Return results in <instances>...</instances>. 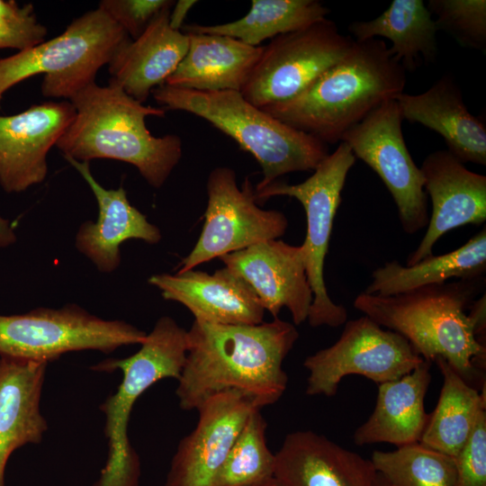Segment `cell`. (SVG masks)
Here are the masks:
<instances>
[{
    "label": "cell",
    "instance_id": "6da1fadb",
    "mask_svg": "<svg viewBox=\"0 0 486 486\" xmlns=\"http://www.w3.org/2000/svg\"><path fill=\"white\" fill-rule=\"evenodd\" d=\"M299 338L295 326L274 318L256 325L194 320L176 394L184 410H196L222 392H235L256 407L275 403L287 388L283 362Z\"/></svg>",
    "mask_w": 486,
    "mask_h": 486
},
{
    "label": "cell",
    "instance_id": "7a4b0ae2",
    "mask_svg": "<svg viewBox=\"0 0 486 486\" xmlns=\"http://www.w3.org/2000/svg\"><path fill=\"white\" fill-rule=\"evenodd\" d=\"M485 276L430 284L381 296L359 293L354 307L378 325L403 336L429 362L440 357L470 385L485 384L486 346L466 313L484 293ZM477 389V388H476Z\"/></svg>",
    "mask_w": 486,
    "mask_h": 486
},
{
    "label": "cell",
    "instance_id": "3957f363",
    "mask_svg": "<svg viewBox=\"0 0 486 486\" xmlns=\"http://www.w3.org/2000/svg\"><path fill=\"white\" fill-rule=\"evenodd\" d=\"M406 70L378 38L354 44L294 97L261 109L328 144L403 93Z\"/></svg>",
    "mask_w": 486,
    "mask_h": 486
},
{
    "label": "cell",
    "instance_id": "277c9868",
    "mask_svg": "<svg viewBox=\"0 0 486 486\" xmlns=\"http://www.w3.org/2000/svg\"><path fill=\"white\" fill-rule=\"evenodd\" d=\"M69 101L76 115L56 144L64 158L119 160L134 166L151 186L165 184L182 157V141L176 134L153 136L145 122L149 115L165 116V109L144 105L112 83H93Z\"/></svg>",
    "mask_w": 486,
    "mask_h": 486
},
{
    "label": "cell",
    "instance_id": "5b68a950",
    "mask_svg": "<svg viewBox=\"0 0 486 486\" xmlns=\"http://www.w3.org/2000/svg\"><path fill=\"white\" fill-rule=\"evenodd\" d=\"M166 109L194 114L232 138L262 168L258 191L292 172L315 170L328 145L275 119L238 91L201 92L162 85L152 91Z\"/></svg>",
    "mask_w": 486,
    "mask_h": 486
},
{
    "label": "cell",
    "instance_id": "8992f818",
    "mask_svg": "<svg viewBox=\"0 0 486 486\" xmlns=\"http://www.w3.org/2000/svg\"><path fill=\"white\" fill-rule=\"evenodd\" d=\"M134 355L109 358L91 366L98 372H122L116 392L99 406L104 415V433L108 457L93 486H139L140 457L128 436V425L137 400L164 378L179 379L187 353V330L175 320L163 316Z\"/></svg>",
    "mask_w": 486,
    "mask_h": 486
},
{
    "label": "cell",
    "instance_id": "52a82bcc",
    "mask_svg": "<svg viewBox=\"0 0 486 486\" xmlns=\"http://www.w3.org/2000/svg\"><path fill=\"white\" fill-rule=\"evenodd\" d=\"M131 39L97 7L75 19L58 36L0 59V99L14 85L43 74L41 93L68 101L95 83L98 70Z\"/></svg>",
    "mask_w": 486,
    "mask_h": 486
},
{
    "label": "cell",
    "instance_id": "ba28073f",
    "mask_svg": "<svg viewBox=\"0 0 486 486\" xmlns=\"http://www.w3.org/2000/svg\"><path fill=\"white\" fill-rule=\"evenodd\" d=\"M356 162L349 146L340 141L305 181L290 184L274 181L255 191L257 201L274 196H289L298 200L304 208L307 232L301 245L308 281L313 301L308 314L309 324L337 328L346 322L347 310L335 303L328 294L324 281V262L328 249L333 221L341 202V192L346 176Z\"/></svg>",
    "mask_w": 486,
    "mask_h": 486
},
{
    "label": "cell",
    "instance_id": "9c48e42d",
    "mask_svg": "<svg viewBox=\"0 0 486 486\" xmlns=\"http://www.w3.org/2000/svg\"><path fill=\"white\" fill-rule=\"evenodd\" d=\"M147 334L123 320H107L76 304L0 315V356L49 364L69 352L141 344Z\"/></svg>",
    "mask_w": 486,
    "mask_h": 486
},
{
    "label": "cell",
    "instance_id": "30bf717a",
    "mask_svg": "<svg viewBox=\"0 0 486 486\" xmlns=\"http://www.w3.org/2000/svg\"><path fill=\"white\" fill-rule=\"evenodd\" d=\"M354 42L327 18L279 35L263 47L240 93L258 108L289 100L339 61Z\"/></svg>",
    "mask_w": 486,
    "mask_h": 486
},
{
    "label": "cell",
    "instance_id": "8fae6325",
    "mask_svg": "<svg viewBox=\"0 0 486 486\" xmlns=\"http://www.w3.org/2000/svg\"><path fill=\"white\" fill-rule=\"evenodd\" d=\"M423 360L403 336L364 315L346 321L332 346L306 357V394L334 396L342 379L350 374L378 384L398 380Z\"/></svg>",
    "mask_w": 486,
    "mask_h": 486
},
{
    "label": "cell",
    "instance_id": "7c38bea8",
    "mask_svg": "<svg viewBox=\"0 0 486 486\" xmlns=\"http://www.w3.org/2000/svg\"><path fill=\"white\" fill-rule=\"evenodd\" d=\"M206 189L208 201L202 230L176 273L260 242L277 239L285 233V215L279 211L261 209L249 179L247 177L239 188L232 168L212 169Z\"/></svg>",
    "mask_w": 486,
    "mask_h": 486
},
{
    "label": "cell",
    "instance_id": "4fadbf2b",
    "mask_svg": "<svg viewBox=\"0 0 486 486\" xmlns=\"http://www.w3.org/2000/svg\"><path fill=\"white\" fill-rule=\"evenodd\" d=\"M398 103L390 100L349 129L342 137L356 158L382 179L396 204L402 230L414 234L428 226L424 178L406 146Z\"/></svg>",
    "mask_w": 486,
    "mask_h": 486
},
{
    "label": "cell",
    "instance_id": "5bb4252c",
    "mask_svg": "<svg viewBox=\"0 0 486 486\" xmlns=\"http://www.w3.org/2000/svg\"><path fill=\"white\" fill-rule=\"evenodd\" d=\"M256 409L235 392L205 400L196 409L199 418L194 429L177 445L165 486H214L232 444Z\"/></svg>",
    "mask_w": 486,
    "mask_h": 486
},
{
    "label": "cell",
    "instance_id": "9a60e30c",
    "mask_svg": "<svg viewBox=\"0 0 486 486\" xmlns=\"http://www.w3.org/2000/svg\"><path fill=\"white\" fill-rule=\"evenodd\" d=\"M75 115L70 101L46 102L17 114L0 115V185L6 193H21L43 182L48 153Z\"/></svg>",
    "mask_w": 486,
    "mask_h": 486
},
{
    "label": "cell",
    "instance_id": "2e32d148",
    "mask_svg": "<svg viewBox=\"0 0 486 486\" xmlns=\"http://www.w3.org/2000/svg\"><path fill=\"white\" fill-rule=\"evenodd\" d=\"M252 288L274 318L289 310L293 325L303 323L313 301L301 246L271 239L220 257Z\"/></svg>",
    "mask_w": 486,
    "mask_h": 486
},
{
    "label": "cell",
    "instance_id": "e0dca14e",
    "mask_svg": "<svg viewBox=\"0 0 486 486\" xmlns=\"http://www.w3.org/2000/svg\"><path fill=\"white\" fill-rule=\"evenodd\" d=\"M432 214L418 248L408 256L412 266L432 255L436 241L451 230L486 220V176L470 171L446 149L428 154L419 167Z\"/></svg>",
    "mask_w": 486,
    "mask_h": 486
},
{
    "label": "cell",
    "instance_id": "ac0fdd59",
    "mask_svg": "<svg viewBox=\"0 0 486 486\" xmlns=\"http://www.w3.org/2000/svg\"><path fill=\"white\" fill-rule=\"evenodd\" d=\"M148 283L165 300L185 306L194 320L220 325H256L265 309L252 288L224 266L212 274L194 269L151 275Z\"/></svg>",
    "mask_w": 486,
    "mask_h": 486
},
{
    "label": "cell",
    "instance_id": "d6986e66",
    "mask_svg": "<svg viewBox=\"0 0 486 486\" xmlns=\"http://www.w3.org/2000/svg\"><path fill=\"white\" fill-rule=\"evenodd\" d=\"M371 460L311 430L289 433L275 453L283 486H376Z\"/></svg>",
    "mask_w": 486,
    "mask_h": 486
},
{
    "label": "cell",
    "instance_id": "ffe728a7",
    "mask_svg": "<svg viewBox=\"0 0 486 486\" xmlns=\"http://www.w3.org/2000/svg\"><path fill=\"white\" fill-rule=\"evenodd\" d=\"M65 158L86 180L98 204L97 220L84 222L76 236V248L98 271L111 273L120 266V247L125 240L137 238L156 244L161 239L159 229L130 203L122 186L106 189L92 175L89 162Z\"/></svg>",
    "mask_w": 486,
    "mask_h": 486
},
{
    "label": "cell",
    "instance_id": "44dd1931",
    "mask_svg": "<svg viewBox=\"0 0 486 486\" xmlns=\"http://www.w3.org/2000/svg\"><path fill=\"white\" fill-rule=\"evenodd\" d=\"M403 120L436 131L461 162L486 165V127L467 109L454 76L444 75L427 91L397 98Z\"/></svg>",
    "mask_w": 486,
    "mask_h": 486
},
{
    "label": "cell",
    "instance_id": "7402d4cb",
    "mask_svg": "<svg viewBox=\"0 0 486 486\" xmlns=\"http://www.w3.org/2000/svg\"><path fill=\"white\" fill-rule=\"evenodd\" d=\"M174 4L159 13L140 37L123 45L108 64L109 83L141 104L166 83L188 50V35L169 25Z\"/></svg>",
    "mask_w": 486,
    "mask_h": 486
},
{
    "label": "cell",
    "instance_id": "603a6c76",
    "mask_svg": "<svg viewBox=\"0 0 486 486\" xmlns=\"http://www.w3.org/2000/svg\"><path fill=\"white\" fill-rule=\"evenodd\" d=\"M48 364L0 356V486L6 464L27 444H39L48 430L40 399Z\"/></svg>",
    "mask_w": 486,
    "mask_h": 486
},
{
    "label": "cell",
    "instance_id": "cb8c5ba5",
    "mask_svg": "<svg viewBox=\"0 0 486 486\" xmlns=\"http://www.w3.org/2000/svg\"><path fill=\"white\" fill-rule=\"evenodd\" d=\"M430 365L423 360L400 379L379 384L372 414L353 435L356 446L391 443L399 447L419 442L429 418L425 397L431 382Z\"/></svg>",
    "mask_w": 486,
    "mask_h": 486
},
{
    "label": "cell",
    "instance_id": "d4e9b609",
    "mask_svg": "<svg viewBox=\"0 0 486 486\" xmlns=\"http://www.w3.org/2000/svg\"><path fill=\"white\" fill-rule=\"evenodd\" d=\"M186 34L187 52L165 85L201 92H240L263 47L223 35Z\"/></svg>",
    "mask_w": 486,
    "mask_h": 486
},
{
    "label": "cell",
    "instance_id": "484cf974",
    "mask_svg": "<svg viewBox=\"0 0 486 486\" xmlns=\"http://www.w3.org/2000/svg\"><path fill=\"white\" fill-rule=\"evenodd\" d=\"M348 31L357 42L377 37L390 40V52L406 71L434 62L437 56V28L422 0H393L379 16L354 22Z\"/></svg>",
    "mask_w": 486,
    "mask_h": 486
},
{
    "label": "cell",
    "instance_id": "4316f807",
    "mask_svg": "<svg viewBox=\"0 0 486 486\" xmlns=\"http://www.w3.org/2000/svg\"><path fill=\"white\" fill-rule=\"evenodd\" d=\"M486 271V229L472 237L462 247L446 254L423 258L412 266L398 261L385 263L372 274L364 292L391 296L419 287L443 284L448 279L483 276Z\"/></svg>",
    "mask_w": 486,
    "mask_h": 486
},
{
    "label": "cell",
    "instance_id": "83f0119b",
    "mask_svg": "<svg viewBox=\"0 0 486 486\" xmlns=\"http://www.w3.org/2000/svg\"><path fill=\"white\" fill-rule=\"evenodd\" d=\"M444 382L419 443L455 458L485 411V393L465 382L443 358L435 360Z\"/></svg>",
    "mask_w": 486,
    "mask_h": 486
},
{
    "label": "cell",
    "instance_id": "f1b7e54d",
    "mask_svg": "<svg viewBox=\"0 0 486 486\" xmlns=\"http://www.w3.org/2000/svg\"><path fill=\"white\" fill-rule=\"evenodd\" d=\"M329 12L318 0H252L248 14L234 22L215 25L184 24L181 31L228 36L257 47L265 40L324 20Z\"/></svg>",
    "mask_w": 486,
    "mask_h": 486
},
{
    "label": "cell",
    "instance_id": "f546056e",
    "mask_svg": "<svg viewBox=\"0 0 486 486\" xmlns=\"http://www.w3.org/2000/svg\"><path fill=\"white\" fill-rule=\"evenodd\" d=\"M266 426L260 410H254L232 444L214 486H261L274 479L275 454L267 446Z\"/></svg>",
    "mask_w": 486,
    "mask_h": 486
},
{
    "label": "cell",
    "instance_id": "4dcf8cb0",
    "mask_svg": "<svg viewBox=\"0 0 486 486\" xmlns=\"http://www.w3.org/2000/svg\"><path fill=\"white\" fill-rule=\"evenodd\" d=\"M371 462L392 486H454L455 460L419 442L393 451L375 450Z\"/></svg>",
    "mask_w": 486,
    "mask_h": 486
},
{
    "label": "cell",
    "instance_id": "1f68e13d",
    "mask_svg": "<svg viewBox=\"0 0 486 486\" xmlns=\"http://www.w3.org/2000/svg\"><path fill=\"white\" fill-rule=\"evenodd\" d=\"M427 7L437 31L450 34L464 48L485 51V0H429Z\"/></svg>",
    "mask_w": 486,
    "mask_h": 486
},
{
    "label": "cell",
    "instance_id": "d6a6232c",
    "mask_svg": "<svg viewBox=\"0 0 486 486\" xmlns=\"http://www.w3.org/2000/svg\"><path fill=\"white\" fill-rule=\"evenodd\" d=\"M170 0H102L98 7L114 21L131 40L140 37Z\"/></svg>",
    "mask_w": 486,
    "mask_h": 486
},
{
    "label": "cell",
    "instance_id": "836d02e7",
    "mask_svg": "<svg viewBox=\"0 0 486 486\" xmlns=\"http://www.w3.org/2000/svg\"><path fill=\"white\" fill-rule=\"evenodd\" d=\"M454 460V486H486V410L480 415L469 440Z\"/></svg>",
    "mask_w": 486,
    "mask_h": 486
},
{
    "label": "cell",
    "instance_id": "e575fe53",
    "mask_svg": "<svg viewBox=\"0 0 486 486\" xmlns=\"http://www.w3.org/2000/svg\"><path fill=\"white\" fill-rule=\"evenodd\" d=\"M47 33L35 14L17 22H0V49L24 50L44 41Z\"/></svg>",
    "mask_w": 486,
    "mask_h": 486
},
{
    "label": "cell",
    "instance_id": "d590c367",
    "mask_svg": "<svg viewBox=\"0 0 486 486\" xmlns=\"http://www.w3.org/2000/svg\"><path fill=\"white\" fill-rule=\"evenodd\" d=\"M34 14V7L32 4H26L20 7L13 0H0V22H17Z\"/></svg>",
    "mask_w": 486,
    "mask_h": 486
},
{
    "label": "cell",
    "instance_id": "8d00e7d4",
    "mask_svg": "<svg viewBox=\"0 0 486 486\" xmlns=\"http://www.w3.org/2000/svg\"><path fill=\"white\" fill-rule=\"evenodd\" d=\"M197 3L194 0H180L174 4L169 14V25L172 29L181 31L184 26V21L189 10Z\"/></svg>",
    "mask_w": 486,
    "mask_h": 486
},
{
    "label": "cell",
    "instance_id": "74e56055",
    "mask_svg": "<svg viewBox=\"0 0 486 486\" xmlns=\"http://www.w3.org/2000/svg\"><path fill=\"white\" fill-rule=\"evenodd\" d=\"M14 234L8 222L0 217V246H6L14 241Z\"/></svg>",
    "mask_w": 486,
    "mask_h": 486
},
{
    "label": "cell",
    "instance_id": "f35d334b",
    "mask_svg": "<svg viewBox=\"0 0 486 486\" xmlns=\"http://www.w3.org/2000/svg\"><path fill=\"white\" fill-rule=\"evenodd\" d=\"M376 486H392L381 474L378 473Z\"/></svg>",
    "mask_w": 486,
    "mask_h": 486
},
{
    "label": "cell",
    "instance_id": "ab89813d",
    "mask_svg": "<svg viewBox=\"0 0 486 486\" xmlns=\"http://www.w3.org/2000/svg\"><path fill=\"white\" fill-rule=\"evenodd\" d=\"M261 486H283V485L274 478L273 481Z\"/></svg>",
    "mask_w": 486,
    "mask_h": 486
}]
</instances>
